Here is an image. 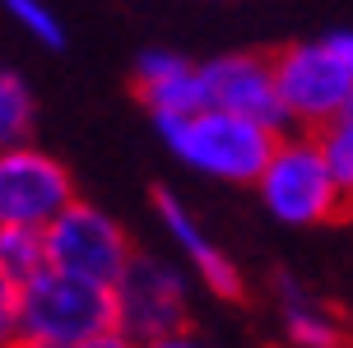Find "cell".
Masks as SVG:
<instances>
[{
	"mask_svg": "<svg viewBox=\"0 0 353 348\" xmlns=\"http://www.w3.org/2000/svg\"><path fill=\"white\" fill-rule=\"evenodd\" d=\"M70 167L52 158L37 144H19L0 154V232L23 227V232H47V227L74 205Z\"/></svg>",
	"mask_w": 353,
	"mask_h": 348,
	"instance_id": "obj_6",
	"label": "cell"
},
{
	"mask_svg": "<svg viewBox=\"0 0 353 348\" xmlns=\"http://www.w3.org/2000/svg\"><path fill=\"white\" fill-rule=\"evenodd\" d=\"M112 293H117V330L140 348L186 334L191 293H186V274L176 265L159 260V256H135Z\"/></svg>",
	"mask_w": 353,
	"mask_h": 348,
	"instance_id": "obj_7",
	"label": "cell"
},
{
	"mask_svg": "<svg viewBox=\"0 0 353 348\" xmlns=\"http://www.w3.org/2000/svg\"><path fill=\"white\" fill-rule=\"evenodd\" d=\"M325 47L335 52V61L344 65V74L353 79V28H335V33L325 37Z\"/></svg>",
	"mask_w": 353,
	"mask_h": 348,
	"instance_id": "obj_17",
	"label": "cell"
},
{
	"mask_svg": "<svg viewBox=\"0 0 353 348\" xmlns=\"http://www.w3.org/2000/svg\"><path fill=\"white\" fill-rule=\"evenodd\" d=\"M321 149L330 158V172L344 191V205L353 209V121H335L330 130H321Z\"/></svg>",
	"mask_w": 353,
	"mask_h": 348,
	"instance_id": "obj_15",
	"label": "cell"
},
{
	"mask_svg": "<svg viewBox=\"0 0 353 348\" xmlns=\"http://www.w3.org/2000/svg\"><path fill=\"white\" fill-rule=\"evenodd\" d=\"M135 93L149 107L154 121H172V116H191L205 107V88H200V65L176 52H144L135 61Z\"/></svg>",
	"mask_w": 353,
	"mask_h": 348,
	"instance_id": "obj_10",
	"label": "cell"
},
{
	"mask_svg": "<svg viewBox=\"0 0 353 348\" xmlns=\"http://www.w3.org/2000/svg\"><path fill=\"white\" fill-rule=\"evenodd\" d=\"M19 348H23V344H19Z\"/></svg>",
	"mask_w": 353,
	"mask_h": 348,
	"instance_id": "obj_21",
	"label": "cell"
},
{
	"mask_svg": "<svg viewBox=\"0 0 353 348\" xmlns=\"http://www.w3.org/2000/svg\"><path fill=\"white\" fill-rule=\"evenodd\" d=\"M339 121H353V98H349V107H344V116H339Z\"/></svg>",
	"mask_w": 353,
	"mask_h": 348,
	"instance_id": "obj_20",
	"label": "cell"
},
{
	"mask_svg": "<svg viewBox=\"0 0 353 348\" xmlns=\"http://www.w3.org/2000/svg\"><path fill=\"white\" fill-rule=\"evenodd\" d=\"M200 88H205V107H214V112H232V116L270 125L274 135H288L279 84H274V56L228 52L200 61Z\"/></svg>",
	"mask_w": 353,
	"mask_h": 348,
	"instance_id": "obj_8",
	"label": "cell"
},
{
	"mask_svg": "<svg viewBox=\"0 0 353 348\" xmlns=\"http://www.w3.org/2000/svg\"><path fill=\"white\" fill-rule=\"evenodd\" d=\"M154 125H159L163 144L191 172L210 176V181H228V186H256L274 158V144H279V135L270 125L232 116V112H214V107H200L191 116H172V121Z\"/></svg>",
	"mask_w": 353,
	"mask_h": 348,
	"instance_id": "obj_1",
	"label": "cell"
},
{
	"mask_svg": "<svg viewBox=\"0 0 353 348\" xmlns=\"http://www.w3.org/2000/svg\"><path fill=\"white\" fill-rule=\"evenodd\" d=\"M112 330H117V293L112 288L70 278L61 269H47L33 283H23V316H19L23 348H79Z\"/></svg>",
	"mask_w": 353,
	"mask_h": 348,
	"instance_id": "obj_2",
	"label": "cell"
},
{
	"mask_svg": "<svg viewBox=\"0 0 353 348\" xmlns=\"http://www.w3.org/2000/svg\"><path fill=\"white\" fill-rule=\"evenodd\" d=\"M274 84H279V107L288 130L321 135L344 116L353 98V79L335 61V52L321 42H288L274 52Z\"/></svg>",
	"mask_w": 353,
	"mask_h": 348,
	"instance_id": "obj_4",
	"label": "cell"
},
{
	"mask_svg": "<svg viewBox=\"0 0 353 348\" xmlns=\"http://www.w3.org/2000/svg\"><path fill=\"white\" fill-rule=\"evenodd\" d=\"M33 121H37V98L23 84V74L0 65V154L33 144Z\"/></svg>",
	"mask_w": 353,
	"mask_h": 348,
	"instance_id": "obj_12",
	"label": "cell"
},
{
	"mask_svg": "<svg viewBox=\"0 0 353 348\" xmlns=\"http://www.w3.org/2000/svg\"><path fill=\"white\" fill-rule=\"evenodd\" d=\"M79 348H140V344L125 339L121 330H112V334H98V339H88V344H79Z\"/></svg>",
	"mask_w": 353,
	"mask_h": 348,
	"instance_id": "obj_18",
	"label": "cell"
},
{
	"mask_svg": "<svg viewBox=\"0 0 353 348\" xmlns=\"http://www.w3.org/2000/svg\"><path fill=\"white\" fill-rule=\"evenodd\" d=\"M42 237H47L52 269L84 278V283H98V288H117L130 269V260L140 256L125 237V227L88 200H74Z\"/></svg>",
	"mask_w": 353,
	"mask_h": 348,
	"instance_id": "obj_5",
	"label": "cell"
},
{
	"mask_svg": "<svg viewBox=\"0 0 353 348\" xmlns=\"http://www.w3.org/2000/svg\"><path fill=\"white\" fill-rule=\"evenodd\" d=\"M52 260H47V237L42 232H23V227H5L0 232V274L14 278L19 288L33 283L37 274H47Z\"/></svg>",
	"mask_w": 353,
	"mask_h": 348,
	"instance_id": "obj_13",
	"label": "cell"
},
{
	"mask_svg": "<svg viewBox=\"0 0 353 348\" xmlns=\"http://www.w3.org/2000/svg\"><path fill=\"white\" fill-rule=\"evenodd\" d=\"M256 191H261V205L288 227H316L349 214L344 191L330 172V158L321 149V135H307V130L279 135Z\"/></svg>",
	"mask_w": 353,
	"mask_h": 348,
	"instance_id": "obj_3",
	"label": "cell"
},
{
	"mask_svg": "<svg viewBox=\"0 0 353 348\" xmlns=\"http://www.w3.org/2000/svg\"><path fill=\"white\" fill-rule=\"evenodd\" d=\"M279 316L293 348H344L349 330L330 307H321L312 293H302L293 278H279Z\"/></svg>",
	"mask_w": 353,
	"mask_h": 348,
	"instance_id": "obj_11",
	"label": "cell"
},
{
	"mask_svg": "<svg viewBox=\"0 0 353 348\" xmlns=\"http://www.w3.org/2000/svg\"><path fill=\"white\" fill-rule=\"evenodd\" d=\"M144 348H205V344L186 330V334H172V339H159V344H144Z\"/></svg>",
	"mask_w": 353,
	"mask_h": 348,
	"instance_id": "obj_19",
	"label": "cell"
},
{
	"mask_svg": "<svg viewBox=\"0 0 353 348\" xmlns=\"http://www.w3.org/2000/svg\"><path fill=\"white\" fill-rule=\"evenodd\" d=\"M5 14L14 19L19 33H28L37 47H65V23L47 0H5Z\"/></svg>",
	"mask_w": 353,
	"mask_h": 348,
	"instance_id": "obj_14",
	"label": "cell"
},
{
	"mask_svg": "<svg viewBox=\"0 0 353 348\" xmlns=\"http://www.w3.org/2000/svg\"><path fill=\"white\" fill-rule=\"evenodd\" d=\"M19 316H23V288L0 274V348H19Z\"/></svg>",
	"mask_w": 353,
	"mask_h": 348,
	"instance_id": "obj_16",
	"label": "cell"
},
{
	"mask_svg": "<svg viewBox=\"0 0 353 348\" xmlns=\"http://www.w3.org/2000/svg\"><path fill=\"white\" fill-rule=\"evenodd\" d=\"M154 209H159V223L168 227V237H172V242L181 246V256L191 260L195 278H200V283H205L214 297H228V302H237V297L247 293L242 269L232 265V256H228L219 242H210V232L195 223V214L181 205L172 191H154Z\"/></svg>",
	"mask_w": 353,
	"mask_h": 348,
	"instance_id": "obj_9",
	"label": "cell"
}]
</instances>
